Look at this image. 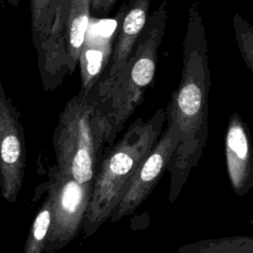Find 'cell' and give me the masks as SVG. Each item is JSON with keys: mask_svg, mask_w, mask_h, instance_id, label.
I'll list each match as a JSON object with an SVG mask.
<instances>
[{"mask_svg": "<svg viewBox=\"0 0 253 253\" xmlns=\"http://www.w3.org/2000/svg\"><path fill=\"white\" fill-rule=\"evenodd\" d=\"M208 40L198 0L188 9L179 85L165 109L178 126L179 140L166 170L170 172L169 202H174L190 173L198 165L208 139L209 92Z\"/></svg>", "mask_w": 253, "mask_h": 253, "instance_id": "obj_1", "label": "cell"}, {"mask_svg": "<svg viewBox=\"0 0 253 253\" xmlns=\"http://www.w3.org/2000/svg\"><path fill=\"white\" fill-rule=\"evenodd\" d=\"M165 121L166 112L162 108L146 121L138 118L111 145L94 177L82 223L85 236H91L110 218L140 164L158 141Z\"/></svg>", "mask_w": 253, "mask_h": 253, "instance_id": "obj_2", "label": "cell"}, {"mask_svg": "<svg viewBox=\"0 0 253 253\" xmlns=\"http://www.w3.org/2000/svg\"><path fill=\"white\" fill-rule=\"evenodd\" d=\"M167 20L168 3L162 1L149 15L125 67L104 92L88 100L104 124L105 143L109 146L141 104L146 88L154 79Z\"/></svg>", "mask_w": 253, "mask_h": 253, "instance_id": "obj_3", "label": "cell"}, {"mask_svg": "<svg viewBox=\"0 0 253 253\" xmlns=\"http://www.w3.org/2000/svg\"><path fill=\"white\" fill-rule=\"evenodd\" d=\"M52 140L55 167L79 184L93 188L106 144L104 124L93 104L77 95L72 97L59 115Z\"/></svg>", "mask_w": 253, "mask_h": 253, "instance_id": "obj_4", "label": "cell"}, {"mask_svg": "<svg viewBox=\"0 0 253 253\" xmlns=\"http://www.w3.org/2000/svg\"><path fill=\"white\" fill-rule=\"evenodd\" d=\"M47 196L51 201V222L43 252L54 253L79 233L92 188L79 184L55 166L49 171Z\"/></svg>", "mask_w": 253, "mask_h": 253, "instance_id": "obj_5", "label": "cell"}, {"mask_svg": "<svg viewBox=\"0 0 253 253\" xmlns=\"http://www.w3.org/2000/svg\"><path fill=\"white\" fill-rule=\"evenodd\" d=\"M20 117L0 80V190L10 204L18 198L26 168V142Z\"/></svg>", "mask_w": 253, "mask_h": 253, "instance_id": "obj_6", "label": "cell"}, {"mask_svg": "<svg viewBox=\"0 0 253 253\" xmlns=\"http://www.w3.org/2000/svg\"><path fill=\"white\" fill-rule=\"evenodd\" d=\"M166 121V129L135 172L123 199L111 214L110 220L117 221L133 212L149 196L166 170L179 140L177 125L168 118Z\"/></svg>", "mask_w": 253, "mask_h": 253, "instance_id": "obj_7", "label": "cell"}, {"mask_svg": "<svg viewBox=\"0 0 253 253\" xmlns=\"http://www.w3.org/2000/svg\"><path fill=\"white\" fill-rule=\"evenodd\" d=\"M89 0H68L54 45L45 91L57 88L66 74H73L91 22Z\"/></svg>", "mask_w": 253, "mask_h": 253, "instance_id": "obj_8", "label": "cell"}, {"mask_svg": "<svg viewBox=\"0 0 253 253\" xmlns=\"http://www.w3.org/2000/svg\"><path fill=\"white\" fill-rule=\"evenodd\" d=\"M150 0H128L117 13L116 37L110 60L86 100L104 92L126 64L149 17Z\"/></svg>", "mask_w": 253, "mask_h": 253, "instance_id": "obj_9", "label": "cell"}, {"mask_svg": "<svg viewBox=\"0 0 253 253\" xmlns=\"http://www.w3.org/2000/svg\"><path fill=\"white\" fill-rule=\"evenodd\" d=\"M17 6L22 0H6ZM32 39L38 54L40 74L44 87L47 83L54 45L60 31L68 0H29Z\"/></svg>", "mask_w": 253, "mask_h": 253, "instance_id": "obj_10", "label": "cell"}, {"mask_svg": "<svg viewBox=\"0 0 253 253\" xmlns=\"http://www.w3.org/2000/svg\"><path fill=\"white\" fill-rule=\"evenodd\" d=\"M225 158L233 191L238 196L246 195L253 186L252 153L246 124L238 113H234L228 122Z\"/></svg>", "mask_w": 253, "mask_h": 253, "instance_id": "obj_11", "label": "cell"}, {"mask_svg": "<svg viewBox=\"0 0 253 253\" xmlns=\"http://www.w3.org/2000/svg\"><path fill=\"white\" fill-rule=\"evenodd\" d=\"M115 37L116 24L109 34L99 31L94 33L87 29L78 57L81 84L77 96L80 99L86 100L99 81L110 60Z\"/></svg>", "mask_w": 253, "mask_h": 253, "instance_id": "obj_12", "label": "cell"}, {"mask_svg": "<svg viewBox=\"0 0 253 253\" xmlns=\"http://www.w3.org/2000/svg\"><path fill=\"white\" fill-rule=\"evenodd\" d=\"M52 209L51 201L47 196L42 207L40 208L34 221L31 225L26 243L24 253H42L44 244L47 238L50 222H51Z\"/></svg>", "mask_w": 253, "mask_h": 253, "instance_id": "obj_13", "label": "cell"}, {"mask_svg": "<svg viewBox=\"0 0 253 253\" xmlns=\"http://www.w3.org/2000/svg\"><path fill=\"white\" fill-rule=\"evenodd\" d=\"M232 26L241 57L249 70L253 71V27L238 13L232 18Z\"/></svg>", "mask_w": 253, "mask_h": 253, "instance_id": "obj_14", "label": "cell"}, {"mask_svg": "<svg viewBox=\"0 0 253 253\" xmlns=\"http://www.w3.org/2000/svg\"><path fill=\"white\" fill-rule=\"evenodd\" d=\"M197 253H252V239L248 237H234L212 242H201Z\"/></svg>", "mask_w": 253, "mask_h": 253, "instance_id": "obj_15", "label": "cell"}, {"mask_svg": "<svg viewBox=\"0 0 253 253\" xmlns=\"http://www.w3.org/2000/svg\"><path fill=\"white\" fill-rule=\"evenodd\" d=\"M90 10L95 11L98 14L106 15L112 10L118 0H89Z\"/></svg>", "mask_w": 253, "mask_h": 253, "instance_id": "obj_16", "label": "cell"}]
</instances>
